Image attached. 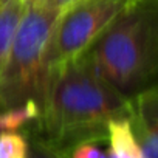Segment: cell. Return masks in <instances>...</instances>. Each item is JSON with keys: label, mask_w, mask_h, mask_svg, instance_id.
<instances>
[{"label": "cell", "mask_w": 158, "mask_h": 158, "mask_svg": "<svg viewBox=\"0 0 158 158\" xmlns=\"http://www.w3.org/2000/svg\"><path fill=\"white\" fill-rule=\"evenodd\" d=\"M98 144L99 143H93V141H85L77 144L70 150L68 158H107V152H104Z\"/></svg>", "instance_id": "obj_11"}, {"label": "cell", "mask_w": 158, "mask_h": 158, "mask_svg": "<svg viewBox=\"0 0 158 158\" xmlns=\"http://www.w3.org/2000/svg\"><path fill=\"white\" fill-rule=\"evenodd\" d=\"M28 138L23 132H0V158H27Z\"/></svg>", "instance_id": "obj_10"}, {"label": "cell", "mask_w": 158, "mask_h": 158, "mask_svg": "<svg viewBox=\"0 0 158 158\" xmlns=\"http://www.w3.org/2000/svg\"><path fill=\"white\" fill-rule=\"evenodd\" d=\"M23 2H25V5H27V6H30V5H34V3H39V2H40V0H23Z\"/></svg>", "instance_id": "obj_13"}, {"label": "cell", "mask_w": 158, "mask_h": 158, "mask_svg": "<svg viewBox=\"0 0 158 158\" xmlns=\"http://www.w3.org/2000/svg\"><path fill=\"white\" fill-rule=\"evenodd\" d=\"M74 2H77V0H40V5L50 8V10H54V11H59L62 13L64 10H67L68 6H71Z\"/></svg>", "instance_id": "obj_12"}, {"label": "cell", "mask_w": 158, "mask_h": 158, "mask_svg": "<svg viewBox=\"0 0 158 158\" xmlns=\"http://www.w3.org/2000/svg\"><path fill=\"white\" fill-rule=\"evenodd\" d=\"M59 11L40 3L25 8L6 62L0 71V110L28 101L44 106L50 73L45 68V50Z\"/></svg>", "instance_id": "obj_3"}, {"label": "cell", "mask_w": 158, "mask_h": 158, "mask_svg": "<svg viewBox=\"0 0 158 158\" xmlns=\"http://www.w3.org/2000/svg\"><path fill=\"white\" fill-rule=\"evenodd\" d=\"M77 59L129 99L158 85V0H136Z\"/></svg>", "instance_id": "obj_2"}, {"label": "cell", "mask_w": 158, "mask_h": 158, "mask_svg": "<svg viewBox=\"0 0 158 158\" xmlns=\"http://www.w3.org/2000/svg\"><path fill=\"white\" fill-rule=\"evenodd\" d=\"M130 116V99L81 59L50 71L39 121L28 127L70 153L85 141L104 143L113 119Z\"/></svg>", "instance_id": "obj_1"}, {"label": "cell", "mask_w": 158, "mask_h": 158, "mask_svg": "<svg viewBox=\"0 0 158 158\" xmlns=\"http://www.w3.org/2000/svg\"><path fill=\"white\" fill-rule=\"evenodd\" d=\"M6 2H10V0H0V6H3Z\"/></svg>", "instance_id": "obj_14"}, {"label": "cell", "mask_w": 158, "mask_h": 158, "mask_svg": "<svg viewBox=\"0 0 158 158\" xmlns=\"http://www.w3.org/2000/svg\"><path fill=\"white\" fill-rule=\"evenodd\" d=\"M28 138V155L27 158H68V153L50 143L47 138L39 135L33 129L23 130Z\"/></svg>", "instance_id": "obj_9"}, {"label": "cell", "mask_w": 158, "mask_h": 158, "mask_svg": "<svg viewBox=\"0 0 158 158\" xmlns=\"http://www.w3.org/2000/svg\"><path fill=\"white\" fill-rule=\"evenodd\" d=\"M107 158H143L129 118L113 119L107 126Z\"/></svg>", "instance_id": "obj_6"}, {"label": "cell", "mask_w": 158, "mask_h": 158, "mask_svg": "<svg viewBox=\"0 0 158 158\" xmlns=\"http://www.w3.org/2000/svg\"><path fill=\"white\" fill-rule=\"evenodd\" d=\"M130 124L143 158H158V85L130 98Z\"/></svg>", "instance_id": "obj_5"}, {"label": "cell", "mask_w": 158, "mask_h": 158, "mask_svg": "<svg viewBox=\"0 0 158 158\" xmlns=\"http://www.w3.org/2000/svg\"><path fill=\"white\" fill-rule=\"evenodd\" d=\"M136 0H77L64 10L48 39L45 68L48 73L81 57L89 47Z\"/></svg>", "instance_id": "obj_4"}, {"label": "cell", "mask_w": 158, "mask_h": 158, "mask_svg": "<svg viewBox=\"0 0 158 158\" xmlns=\"http://www.w3.org/2000/svg\"><path fill=\"white\" fill-rule=\"evenodd\" d=\"M42 113V107L28 101L25 104L0 110V132H20L34 126Z\"/></svg>", "instance_id": "obj_8"}, {"label": "cell", "mask_w": 158, "mask_h": 158, "mask_svg": "<svg viewBox=\"0 0 158 158\" xmlns=\"http://www.w3.org/2000/svg\"><path fill=\"white\" fill-rule=\"evenodd\" d=\"M25 8L27 5L23 0H10L3 6H0V71L6 62Z\"/></svg>", "instance_id": "obj_7"}]
</instances>
